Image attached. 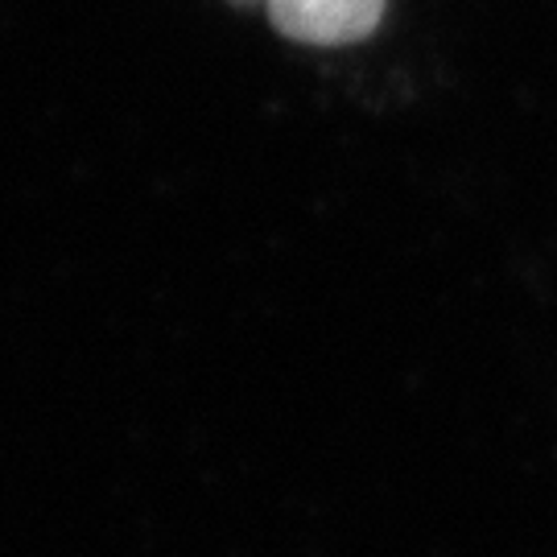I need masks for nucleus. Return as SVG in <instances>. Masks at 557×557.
<instances>
[{
  "instance_id": "f03ea898",
  "label": "nucleus",
  "mask_w": 557,
  "mask_h": 557,
  "mask_svg": "<svg viewBox=\"0 0 557 557\" xmlns=\"http://www.w3.org/2000/svg\"><path fill=\"white\" fill-rule=\"evenodd\" d=\"M232 4H236V9H248V4H257V0H232Z\"/></svg>"
},
{
  "instance_id": "f257e3e1",
  "label": "nucleus",
  "mask_w": 557,
  "mask_h": 557,
  "mask_svg": "<svg viewBox=\"0 0 557 557\" xmlns=\"http://www.w3.org/2000/svg\"><path fill=\"white\" fill-rule=\"evenodd\" d=\"M388 0H264V13L281 38L298 46H356L372 38Z\"/></svg>"
}]
</instances>
